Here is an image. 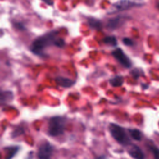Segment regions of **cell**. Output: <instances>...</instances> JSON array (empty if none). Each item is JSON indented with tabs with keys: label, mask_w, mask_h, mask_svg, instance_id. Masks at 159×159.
<instances>
[{
	"label": "cell",
	"mask_w": 159,
	"mask_h": 159,
	"mask_svg": "<svg viewBox=\"0 0 159 159\" xmlns=\"http://www.w3.org/2000/svg\"><path fill=\"white\" fill-rule=\"evenodd\" d=\"M57 32H51L40 37L35 39L32 45L31 50L37 55H40L42 53L47 47L52 45H55L56 40Z\"/></svg>",
	"instance_id": "6da1fadb"
},
{
	"label": "cell",
	"mask_w": 159,
	"mask_h": 159,
	"mask_svg": "<svg viewBox=\"0 0 159 159\" xmlns=\"http://www.w3.org/2000/svg\"><path fill=\"white\" fill-rule=\"evenodd\" d=\"M65 126V120L60 116L52 117L48 123V132L52 136H57L63 133Z\"/></svg>",
	"instance_id": "7a4b0ae2"
},
{
	"label": "cell",
	"mask_w": 159,
	"mask_h": 159,
	"mask_svg": "<svg viewBox=\"0 0 159 159\" xmlns=\"http://www.w3.org/2000/svg\"><path fill=\"white\" fill-rule=\"evenodd\" d=\"M109 129L112 137L119 143L127 145L130 143V139L124 128L116 124H111Z\"/></svg>",
	"instance_id": "3957f363"
},
{
	"label": "cell",
	"mask_w": 159,
	"mask_h": 159,
	"mask_svg": "<svg viewBox=\"0 0 159 159\" xmlns=\"http://www.w3.org/2000/svg\"><path fill=\"white\" fill-rule=\"evenodd\" d=\"M143 4L142 0H120L114 4V8L119 11H125L136 6H141Z\"/></svg>",
	"instance_id": "277c9868"
},
{
	"label": "cell",
	"mask_w": 159,
	"mask_h": 159,
	"mask_svg": "<svg viewBox=\"0 0 159 159\" xmlns=\"http://www.w3.org/2000/svg\"><path fill=\"white\" fill-rule=\"evenodd\" d=\"M112 54L114 57L124 67L130 68L132 66V62L130 58L120 48H116L113 50Z\"/></svg>",
	"instance_id": "5b68a950"
},
{
	"label": "cell",
	"mask_w": 159,
	"mask_h": 159,
	"mask_svg": "<svg viewBox=\"0 0 159 159\" xmlns=\"http://www.w3.org/2000/svg\"><path fill=\"white\" fill-rule=\"evenodd\" d=\"M53 152V147L48 142L42 144L37 152V157L39 159H50Z\"/></svg>",
	"instance_id": "8992f818"
},
{
	"label": "cell",
	"mask_w": 159,
	"mask_h": 159,
	"mask_svg": "<svg viewBox=\"0 0 159 159\" xmlns=\"http://www.w3.org/2000/svg\"><path fill=\"white\" fill-rule=\"evenodd\" d=\"M129 155L135 159H144L145 155L140 147L135 145H132L128 151Z\"/></svg>",
	"instance_id": "52a82bcc"
},
{
	"label": "cell",
	"mask_w": 159,
	"mask_h": 159,
	"mask_svg": "<svg viewBox=\"0 0 159 159\" xmlns=\"http://www.w3.org/2000/svg\"><path fill=\"white\" fill-rule=\"evenodd\" d=\"M125 17H117L112 19H110L107 24V27L109 29L111 30L116 29L124 24V22H125Z\"/></svg>",
	"instance_id": "ba28073f"
},
{
	"label": "cell",
	"mask_w": 159,
	"mask_h": 159,
	"mask_svg": "<svg viewBox=\"0 0 159 159\" xmlns=\"http://www.w3.org/2000/svg\"><path fill=\"white\" fill-rule=\"evenodd\" d=\"M57 83L64 88H69L74 84L75 82L71 79L65 77H58L55 79Z\"/></svg>",
	"instance_id": "9c48e42d"
},
{
	"label": "cell",
	"mask_w": 159,
	"mask_h": 159,
	"mask_svg": "<svg viewBox=\"0 0 159 159\" xmlns=\"http://www.w3.org/2000/svg\"><path fill=\"white\" fill-rule=\"evenodd\" d=\"M111 84L114 87L120 86L124 83V78L120 76H116L109 80Z\"/></svg>",
	"instance_id": "30bf717a"
},
{
	"label": "cell",
	"mask_w": 159,
	"mask_h": 159,
	"mask_svg": "<svg viewBox=\"0 0 159 159\" xmlns=\"http://www.w3.org/2000/svg\"><path fill=\"white\" fill-rule=\"evenodd\" d=\"M12 94L10 91H4L1 93V101L2 103L3 102H6L9 101L11 99H12Z\"/></svg>",
	"instance_id": "8fae6325"
},
{
	"label": "cell",
	"mask_w": 159,
	"mask_h": 159,
	"mask_svg": "<svg viewBox=\"0 0 159 159\" xmlns=\"http://www.w3.org/2000/svg\"><path fill=\"white\" fill-rule=\"evenodd\" d=\"M131 137L136 140H140L142 139V133L137 129H130L129 130Z\"/></svg>",
	"instance_id": "7c38bea8"
},
{
	"label": "cell",
	"mask_w": 159,
	"mask_h": 159,
	"mask_svg": "<svg viewBox=\"0 0 159 159\" xmlns=\"http://www.w3.org/2000/svg\"><path fill=\"white\" fill-rule=\"evenodd\" d=\"M88 23H89V25L91 27H93L94 29H99L102 27L101 22L99 20H97L96 19H93V18L89 19Z\"/></svg>",
	"instance_id": "4fadbf2b"
},
{
	"label": "cell",
	"mask_w": 159,
	"mask_h": 159,
	"mask_svg": "<svg viewBox=\"0 0 159 159\" xmlns=\"http://www.w3.org/2000/svg\"><path fill=\"white\" fill-rule=\"evenodd\" d=\"M104 42L107 45L114 46L117 44V40L114 36H107L104 38Z\"/></svg>",
	"instance_id": "5bb4252c"
},
{
	"label": "cell",
	"mask_w": 159,
	"mask_h": 159,
	"mask_svg": "<svg viewBox=\"0 0 159 159\" xmlns=\"http://www.w3.org/2000/svg\"><path fill=\"white\" fill-rule=\"evenodd\" d=\"M17 150H18V148H17L16 147H10L9 149H7V152L6 159H11L17 152Z\"/></svg>",
	"instance_id": "9a60e30c"
},
{
	"label": "cell",
	"mask_w": 159,
	"mask_h": 159,
	"mask_svg": "<svg viewBox=\"0 0 159 159\" xmlns=\"http://www.w3.org/2000/svg\"><path fill=\"white\" fill-rule=\"evenodd\" d=\"M149 148L152 152L155 159H159V148L153 145L149 146Z\"/></svg>",
	"instance_id": "2e32d148"
},
{
	"label": "cell",
	"mask_w": 159,
	"mask_h": 159,
	"mask_svg": "<svg viewBox=\"0 0 159 159\" xmlns=\"http://www.w3.org/2000/svg\"><path fill=\"white\" fill-rule=\"evenodd\" d=\"M122 42H123L124 44H125V45H127V46H132L134 45V42L132 41V40L129 38H127V37L124 38L122 40Z\"/></svg>",
	"instance_id": "e0dca14e"
},
{
	"label": "cell",
	"mask_w": 159,
	"mask_h": 159,
	"mask_svg": "<svg viewBox=\"0 0 159 159\" xmlns=\"http://www.w3.org/2000/svg\"><path fill=\"white\" fill-rule=\"evenodd\" d=\"M65 45V42L62 39H57L55 42V45L58 47H62Z\"/></svg>",
	"instance_id": "ac0fdd59"
},
{
	"label": "cell",
	"mask_w": 159,
	"mask_h": 159,
	"mask_svg": "<svg viewBox=\"0 0 159 159\" xmlns=\"http://www.w3.org/2000/svg\"><path fill=\"white\" fill-rule=\"evenodd\" d=\"M132 73L133 75V76L134 77H138L139 76V71L137 70H134L132 71Z\"/></svg>",
	"instance_id": "d6986e66"
},
{
	"label": "cell",
	"mask_w": 159,
	"mask_h": 159,
	"mask_svg": "<svg viewBox=\"0 0 159 159\" xmlns=\"http://www.w3.org/2000/svg\"><path fill=\"white\" fill-rule=\"evenodd\" d=\"M42 1H43L45 3H47L48 5H52L53 3L52 0H42Z\"/></svg>",
	"instance_id": "ffe728a7"
},
{
	"label": "cell",
	"mask_w": 159,
	"mask_h": 159,
	"mask_svg": "<svg viewBox=\"0 0 159 159\" xmlns=\"http://www.w3.org/2000/svg\"><path fill=\"white\" fill-rule=\"evenodd\" d=\"M96 159H106V157L104 156H100L99 157H98Z\"/></svg>",
	"instance_id": "44dd1931"
},
{
	"label": "cell",
	"mask_w": 159,
	"mask_h": 159,
	"mask_svg": "<svg viewBox=\"0 0 159 159\" xmlns=\"http://www.w3.org/2000/svg\"><path fill=\"white\" fill-rule=\"evenodd\" d=\"M158 9H159V4H158Z\"/></svg>",
	"instance_id": "7402d4cb"
}]
</instances>
